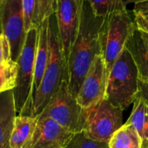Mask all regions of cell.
<instances>
[{
	"mask_svg": "<svg viewBox=\"0 0 148 148\" xmlns=\"http://www.w3.org/2000/svg\"><path fill=\"white\" fill-rule=\"evenodd\" d=\"M103 20L104 18L94 15L88 0H84L78 36L67 59L69 90L75 99L94 58L100 55L99 32Z\"/></svg>",
	"mask_w": 148,
	"mask_h": 148,
	"instance_id": "6da1fadb",
	"label": "cell"
},
{
	"mask_svg": "<svg viewBox=\"0 0 148 148\" xmlns=\"http://www.w3.org/2000/svg\"><path fill=\"white\" fill-rule=\"evenodd\" d=\"M49 60L40 87L32 106V117H38L45 109L51 97L58 91L61 84L69 81L68 65L64 54L56 15L49 18Z\"/></svg>",
	"mask_w": 148,
	"mask_h": 148,
	"instance_id": "7a4b0ae2",
	"label": "cell"
},
{
	"mask_svg": "<svg viewBox=\"0 0 148 148\" xmlns=\"http://www.w3.org/2000/svg\"><path fill=\"white\" fill-rule=\"evenodd\" d=\"M138 92V70L132 55L125 48L109 72L106 99L124 111L134 102Z\"/></svg>",
	"mask_w": 148,
	"mask_h": 148,
	"instance_id": "3957f363",
	"label": "cell"
},
{
	"mask_svg": "<svg viewBox=\"0 0 148 148\" xmlns=\"http://www.w3.org/2000/svg\"><path fill=\"white\" fill-rule=\"evenodd\" d=\"M136 25L128 10L119 12L104 18L100 32L99 44L102 56L109 72L125 48L126 42Z\"/></svg>",
	"mask_w": 148,
	"mask_h": 148,
	"instance_id": "277c9868",
	"label": "cell"
},
{
	"mask_svg": "<svg viewBox=\"0 0 148 148\" xmlns=\"http://www.w3.org/2000/svg\"><path fill=\"white\" fill-rule=\"evenodd\" d=\"M38 41V28H32L26 34L24 47L17 61L18 78L16 87L13 90L17 116L25 113L31 100Z\"/></svg>",
	"mask_w": 148,
	"mask_h": 148,
	"instance_id": "5b68a950",
	"label": "cell"
},
{
	"mask_svg": "<svg viewBox=\"0 0 148 148\" xmlns=\"http://www.w3.org/2000/svg\"><path fill=\"white\" fill-rule=\"evenodd\" d=\"M86 109L81 107L69 90V81L64 80L51 97L41 116L51 118L73 133L83 132Z\"/></svg>",
	"mask_w": 148,
	"mask_h": 148,
	"instance_id": "8992f818",
	"label": "cell"
},
{
	"mask_svg": "<svg viewBox=\"0 0 148 148\" xmlns=\"http://www.w3.org/2000/svg\"><path fill=\"white\" fill-rule=\"evenodd\" d=\"M123 125V111L105 99L86 109L83 132L91 139L109 142Z\"/></svg>",
	"mask_w": 148,
	"mask_h": 148,
	"instance_id": "52a82bcc",
	"label": "cell"
},
{
	"mask_svg": "<svg viewBox=\"0 0 148 148\" xmlns=\"http://www.w3.org/2000/svg\"><path fill=\"white\" fill-rule=\"evenodd\" d=\"M0 32L10 45L11 59L18 60L24 47L25 30L22 0H2L0 3Z\"/></svg>",
	"mask_w": 148,
	"mask_h": 148,
	"instance_id": "ba28073f",
	"label": "cell"
},
{
	"mask_svg": "<svg viewBox=\"0 0 148 148\" xmlns=\"http://www.w3.org/2000/svg\"><path fill=\"white\" fill-rule=\"evenodd\" d=\"M83 3L84 0H57L55 15L66 61L78 36Z\"/></svg>",
	"mask_w": 148,
	"mask_h": 148,
	"instance_id": "9c48e42d",
	"label": "cell"
},
{
	"mask_svg": "<svg viewBox=\"0 0 148 148\" xmlns=\"http://www.w3.org/2000/svg\"><path fill=\"white\" fill-rule=\"evenodd\" d=\"M108 72L101 55L96 56L76 98L84 109H87L106 99Z\"/></svg>",
	"mask_w": 148,
	"mask_h": 148,
	"instance_id": "30bf717a",
	"label": "cell"
},
{
	"mask_svg": "<svg viewBox=\"0 0 148 148\" xmlns=\"http://www.w3.org/2000/svg\"><path fill=\"white\" fill-rule=\"evenodd\" d=\"M29 148H64L74 134L51 118L38 115Z\"/></svg>",
	"mask_w": 148,
	"mask_h": 148,
	"instance_id": "8fae6325",
	"label": "cell"
},
{
	"mask_svg": "<svg viewBox=\"0 0 148 148\" xmlns=\"http://www.w3.org/2000/svg\"><path fill=\"white\" fill-rule=\"evenodd\" d=\"M48 24L49 18L45 19L38 27V41L35 59V68H34V78L33 85L32 90L31 100L28 108L23 114V116L32 117V106L36 94L40 87L43 77L45 75V69L49 60V36H48Z\"/></svg>",
	"mask_w": 148,
	"mask_h": 148,
	"instance_id": "7c38bea8",
	"label": "cell"
},
{
	"mask_svg": "<svg viewBox=\"0 0 148 148\" xmlns=\"http://www.w3.org/2000/svg\"><path fill=\"white\" fill-rule=\"evenodd\" d=\"M16 117L13 90L0 93V148H11L9 141Z\"/></svg>",
	"mask_w": 148,
	"mask_h": 148,
	"instance_id": "4fadbf2b",
	"label": "cell"
},
{
	"mask_svg": "<svg viewBox=\"0 0 148 148\" xmlns=\"http://www.w3.org/2000/svg\"><path fill=\"white\" fill-rule=\"evenodd\" d=\"M125 49L132 55L138 73V79L148 83V44L137 28L128 38Z\"/></svg>",
	"mask_w": 148,
	"mask_h": 148,
	"instance_id": "5bb4252c",
	"label": "cell"
},
{
	"mask_svg": "<svg viewBox=\"0 0 148 148\" xmlns=\"http://www.w3.org/2000/svg\"><path fill=\"white\" fill-rule=\"evenodd\" d=\"M38 122L37 117L17 116L14 120L9 145L11 148H29Z\"/></svg>",
	"mask_w": 148,
	"mask_h": 148,
	"instance_id": "9a60e30c",
	"label": "cell"
},
{
	"mask_svg": "<svg viewBox=\"0 0 148 148\" xmlns=\"http://www.w3.org/2000/svg\"><path fill=\"white\" fill-rule=\"evenodd\" d=\"M127 124L137 131L142 141V148H148V105L139 97H136Z\"/></svg>",
	"mask_w": 148,
	"mask_h": 148,
	"instance_id": "2e32d148",
	"label": "cell"
},
{
	"mask_svg": "<svg viewBox=\"0 0 148 148\" xmlns=\"http://www.w3.org/2000/svg\"><path fill=\"white\" fill-rule=\"evenodd\" d=\"M109 148H142V141L135 128L125 123L111 138Z\"/></svg>",
	"mask_w": 148,
	"mask_h": 148,
	"instance_id": "e0dca14e",
	"label": "cell"
},
{
	"mask_svg": "<svg viewBox=\"0 0 148 148\" xmlns=\"http://www.w3.org/2000/svg\"><path fill=\"white\" fill-rule=\"evenodd\" d=\"M95 16L106 18L113 13L126 11V5L134 0H88Z\"/></svg>",
	"mask_w": 148,
	"mask_h": 148,
	"instance_id": "ac0fdd59",
	"label": "cell"
},
{
	"mask_svg": "<svg viewBox=\"0 0 148 148\" xmlns=\"http://www.w3.org/2000/svg\"><path fill=\"white\" fill-rule=\"evenodd\" d=\"M18 63L6 60L0 64V93L15 89L18 78Z\"/></svg>",
	"mask_w": 148,
	"mask_h": 148,
	"instance_id": "d6986e66",
	"label": "cell"
},
{
	"mask_svg": "<svg viewBox=\"0 0 148 148\" xmlns=\"http://www.w3.org/2000/svg\"><path fill=\"white\" fill-rule=\"evenodd\" d=\"M132 18L136 28L148 34V0H134Z\"/></svg>",
	"mask_w": 148,
	"mask_h": 148,
	"instance_id": "ffe728a7",
	"label": "cell"
},
{
	"mask_svg": "<svg viewBox=\"0 0 148 148\" xmlns=\"http://www.w3.org/2000/svg\"><path fill=\"white\" fill-rule=\"evenodd\" d=\"M57 10V0H35V28L51 15L55 14Z\"/></svg>",
	"mask_w": 148,
	"mask_h": 148,
	"instance_id": "44dd1931",
	"label": "cell"
},
{
	"mask_svg": "<svg viewBox=\"0 0 148 148\" xmlns=\"http://www.w3.org/2000/svg\"><path fill=\"white\" fill-rule=\"evenodd\" d=\"M64 148H109V144L108 142L91 139L81 132L74 134Z\"/></svg>",
	"mask_w": 148,
	"mask_h": 148,
	"instance_id": "7402d4cb",
	"label": "cell"
},
{
	"mask_svg": "<svg viewBox=\"0 0 148 148\" xmlns=\"http://www.w3.org/2000/svg\"><path fill=\"white\" fill-rule=\"evenodd\" d=\"M25 16V30L28 32L32 28H35V0H22Z\"/></svg>",
	"mask_w": 148,
	"mask_h": 148,
	"instance_id": "603a6c76",
	"label": "cell"
},
{
	"mask_svg": "<svg viewBox=\"0 0 148 148\" xmlns=\"http://www.w3.org/2000/svg\"><path fill=\"white\" fill-rule=\"evenodd\" d=\"M11 59V51L10 45L6 38L0 34V64L4 61Z\"/></svg>",
	"mask_w": 148,
	"mask_h": 148,
	"instance_id": "cb8c5ba5",
	"label": "cell"
},
{
	"mask_svg": "<svg viewBox=\"0 0 148 148\" xmlns=\"http://www.w3.org/2000/svg\"><path fill=\"white\" fill-rule=\"evenodd\" d=\"M137 97L141 98L148 105V83L138 79V92Z\"/></svg>",
	"mask_w": 148,
	"mask_h": 148,
	"instance_id": "d4e9b609",
	"label": "cell"
},
{
	"mask_svg": "<svg viewBox=\"0 0 148 148\" xmlns=\"http://www.w3.org/2000/svg\"><path fill=\"white\" fill-rule=\"evenodd\" d=\"M142 34H143V36H144L145 39L146 40L147 44H148V34H147V33H144V32H142Z\"/></svg>",
	"mask_w": 148,
	"mask_h": 148,
	"instance_id": "484cf974",
	"label": "cell"
},
{
	"mask_svg": "<svg viewBox=\"0 0 148 148\" xmlns=\"http://www.w3.org/2000/svg\"><path fill=\"white\" fill-rule=\"evenodd\" d=\"M1 1H2V0H0V3H1Z\"/></svg>",
	"mask_w": 148,
	"mask_h": 148,
	"instance_id": "4316f807",
	"label": "cell"
},
{
	"mask_svg": "<svg viewBox=\"0 0 148 148\" xmlns=\"http://www.w3.org/2000/svg\"><path fill=\"white\" fill-rule=\"evenodd\" d=\"M0 34H1V32H0Z\"/></svg>",
	"mask_w": 148,
	"mask_h": 148,
	"instance_id": "83f0119b",
	"label": "cell"
}]
</instances>
